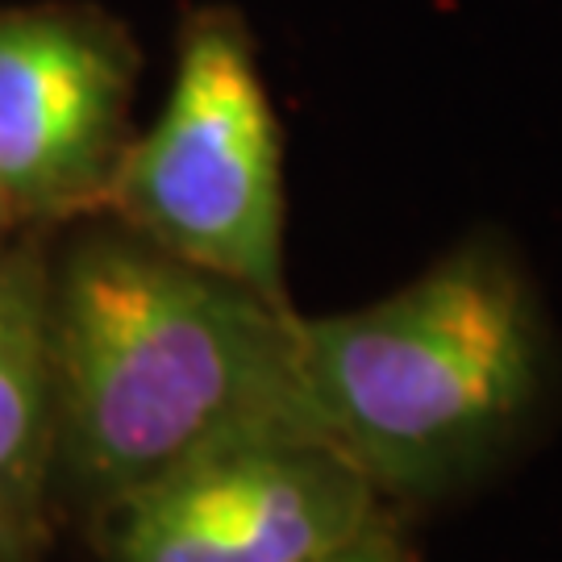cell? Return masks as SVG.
<instances>
[{"instance_id": "obj_1", "label": "cell", "mask_w": 562, "mask_h": 562, "mask_svg": "<svg viewBox=\"0 0 562 562\" xmlns=\"http://www.w3.org/2000/svg\"><path fill=\"white\" fill-rule=\"evenodd\" d=\"M50 362L83 475L134 492L183 462L276 438H322L296 308L104 229L67 255Z\"/></svg>"}, {"instance_id": "obj_2", "label": "cell", "mask_w": 562, "mask_h": 562, "mask_svg": "<svg viewBox=\"0 0 562 562\" xmlns=\"http://www.w3.org/2000/svg\"><path fill=\"white\" fill-rule=\"evenodd\" d=\"M317 422L375 487L429 492L496 454L546 383V322L501 238L459 241L392 296L296 317Z\"/></svg>"}, {"instance_id": "obj_3", "label": "cell", "mask_w": 562, "mask_h": 562, "mask_svg": "<svg viewBox=\"0 0 562 562\" xmlns=\"http://www.w3.org/2000/svg\"><path fill=\"white\" fill-rule=\"evenodd\" d=\"M104 204L150 246L288 304L283 130L238 9L188 13L167 101L125 142Z\"/></svg>"}, {"instance_id": "obj_4", "label": "cell", "mask_w": 562, "mask_h": 562, "mask_svg": "<svg viewBox=\"0 0 562 562\" xmlns=\"http://www.w3.org/2000/svg\"><path fill=\"white\" fill-rule=\"evenodd\" d=\"M121 562H325L371 529L375 483L322 438L183 462L121 496Z\"/></svg>"}, {"instance_id": "obj_5", "label": "cell", "mask_w": 562, "mask_h": 562, "mask_svg": "<svg viewBox=\"0 0 562 562\" xmlns=\"http://www.w3.org/2000/svg\"><path fill=\"white\" fill-rule=\"evenodd\" d=\"M138 55L80 4L0 13V204L71 213L109 196L125 150Z\"/></svg>"}, {"instance_id": "obj_6", "label": "cell", "mask_w": 562, "mask_h": 562, "mask_svg": "<svg viewBox=\"0 0 562 562\" xmlns=\"http://www.w3.org/2000/svg\"><path fill=\"white\" fill-rule=\"evenodd\" d=\"M50 387V304L30 271H0V492L34 467Z\"/></svg>"}, {"instance_id": "obj_7", "label": "cell", "mask_w": 562, "mask_h": 562, "mask_svg": "<svg viewBox=\"0 0 562 562\" xmlns=\"http://www.w3.org/2000/svg\"><path fill=\"white\" fill-rule=\"evenodd\" d=\"M325 562H408L401 554V546L392 542V538H383V533H375V529H367L359 542H350L346 550H338L334 559Z\"/></svg>"}]
</instances>
